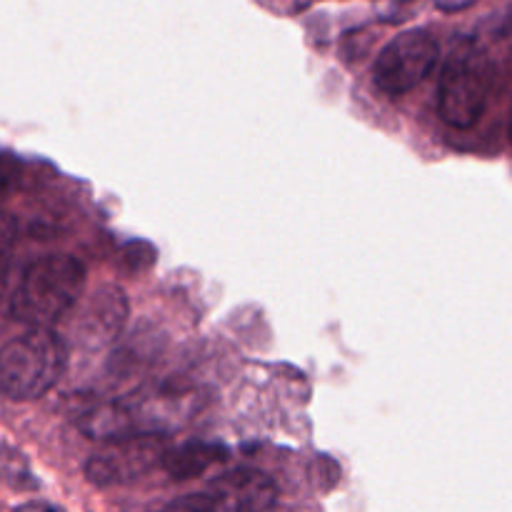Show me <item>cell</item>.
Wrapping results in <instances>:
<instances>
[{
	"mask_svg": "<svg viewBox=\"0 0 512 512\" xmlns=\"http://www.w3.org/2000/svg\"><path fill=\"white\" fill-rule=\"evenodd\" d=\"M208 490L220 500V510H265L278 503L273 478L255 468H233L220 473Z\"/></svg>",
	"mask_w": 512,
	"mask_h": 512,
	"instance_id": "6",
	"label": "cell"
},
{
	"mask_svg": "<svg viewBox=\"0 0 512 512\" xmlns=\"http://www.w3.org/2000/svg\"><path fill=\"white\" fill-rule=\"evenodd\" d=\"M65 358L63 340L53 330L28 325V330L8 340L0 353L3 395L15 403L43 398L63 375Z\"/></svg>",
	"mask_w": 512,
	"mask_h": 512,
	"instance_id": "3",
	"label": "cell"
},
{
	"mask_svg": "<svg viewBox=\"0 0 512 512\" xmlns=\"http://www.w3.org/2000/svg\"><path fill=\"white\" fill-rule=\"evenodd\" d=\"M510 143H512V115H510Z\"/></svg>",
	"mask_w": 512,
	"mask_h": 512,
	"instance_id": "13",
	"label": "cell"
},
{
	"mask_svg": "<svg viewBox=\"0 0 512 512\" xmlns=\"http://www.w3.org/2000/svg\"><path fill=\"white\" fill-rule=\"evenodd\" d=\"M23 510H58V505H50V503H23L15 508V512H23Z\"/></svg>",
	"mask_w": 512,
	"mask_h": 512,
	"instance_id": "12",
	"label": "cell"
},
{
	"mask_svg": "<svg viewBox=\"0 0 512 512\" xmlns=\"http://www.w3.org/2000/svg\"><path fill=\"white\" fill-rule=\"evenodd\" d=\"M435 3H438L443 10H460V8H468V5H473L475 0H435Z\"/></svg>",
	"mask_w": 512,
	"mask_h": 512,
	"instance_id": "11",
	"label": "cell"
},
{
	"mask_svg": "<svg viewBox=\"0 0 512 512\" xmlns=\"http://www.w3.org/2000/svg\"><path fill=\"white\" fill-rule=\"evenodd\" d=\"M125 318H128V300H125L123 290L115 285L98 290L93 295L88 310H85L83 320V338L85 340H100V343H110L123 333Z\"/></svg>",
	"mask_w": 512,
	"mask_h": 512,
	"instance_id": "7",
	"label": "cell"
},
{
	"mask_svg": "<svg viewBox=\"0 0 512 512\" xmlns=\"http://www.w3.org/2000/svg\"><path fill=\"white\" fill-rule=\"evenodd\" d=\"M155 260L153 245L148 243H130L125 248V263H128L130 270H145L150 268Z\"/></svg>",
	"mask_w": 512,
	"mask_h": 512,
	"instance_id": "10",
	"label": "cell"
},
{
	"mask_svg": "<svg viewBox=\"0 0 512 512\" xmlns=\"http://www.w3.org/2000/svg\"><path fill=\"white\" fill-rule=\"evenodd\" d=\"M168 438L158 430L130 433L105 440L103 448L85 463V480L93 488H118L138 483L168 455Z\"/></svg>",
	"mask_w": 512,
	"mask_h": 512,
	"instance_id": "4",
	"label": "cell"
},
{
	"mask_svg": "<svg viewBox=\"0 0 512 512\" xmlns=\"http://www.w3.org/2000/svg\"><path fill=\"white\" fill-rule=\"evenodd\" d=\"M85 265L73 255H45L23 270L18 288L5 295V313L23 325L53 328L80 300Z\"/></svg>",
	"mask_w": 512,
	"mask_h": 512,
	"instance_id": "2",
	"label": "cell"
},
{
	"mask_svg": "<svg viewBox=\"0 0 512 512\" xmlns=\"http://www.w3.org/2000/svg\"><path fill=\"white\" fill-rule=\"evenodd\" d=\"M225 460H228V450L223 445L193 440V443H185L180 448L168 450V455L163 460V468L170 475V480L183 483V480L200 478L205 470H210L218 463H225Z\"/></svg>",
	"mask_w": 512,
	"mask_h": 512,
	"instance_id": "8",
	"label": "cell"
},
{
	"mask_svg": "<svg viewBox=\"0 0 512 512\" xmlns=\"http://www.w3.org/2000/svg\"><path fill=\"white\" fill-rule=\"evenodd\" d=\"M165 508H170V510H195V512L220 510V500L215 498L210 490H205V493H190V495H183V498H175L173 503H168Z\"/></svg>",
	"mask_w": 512,
	"mask_h": 512,
	"instance_id": "9",
	"label": "cell"
},
{
	"mask_svg": "<svg viewBox=\"0 0 512 512\" xmlns=\"http://www.w3.org/2000/svg\"><path fill=\"white\" fill-rule=\"evenodd\" d=\"M440 58V45L428 30H405L395 35L373 65V83L388 98H400L418 88Z\"/></svg>",
	"mask_w": 512,
	"mask_h": 512,
	"instance_id": "5",
	"label": "cell"
},
{
	"mask_svg": "<svg viewBox=\"0 0 512 512\" xmlns=\"http://www.w3.org/2000/svg\"><path fill=\"white\" fill-rule=\"evenodd\" d=\"M512 75V13L493 28L468 35L455 45L440 73L438 113L453 128H470L483 118L490 95Z\"/></svg>",
	"mask_w": 512,
	"mask_h": 512,
	"instance_id": "1",
	"label": "cell"
}]
</instances>
